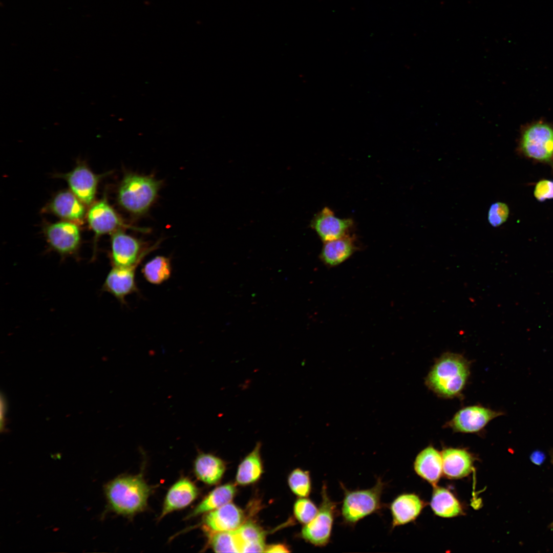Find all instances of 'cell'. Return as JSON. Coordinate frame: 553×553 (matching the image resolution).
I'll return each mask as SVG.
<instances>
[{
	"mask_svg": "<svg viewBox=\"0 0 553 553\" xmlns=\"http://www.w3.org/2000/svg\"><path fill=\"white\" fill-rule=\"evenodd\" d=\"M471 363L461 354L444 352L435 360L425 385L439 397L462 398L470 376Z\"/></svg>",
	"mask_w": 553,
	"mask_h": 553,
	"instance_id": "1",
	"label": "cell"
},
{
	"mask_svg": "<svg viewBox=\"0 0 553 553\" xmlns=\"http://www.w3.org/2000/svg\"><path fill=\"white\" fill-rule=\"evenodd\" d=\"M151 488L142 476L122 475L109 482L105 493L111 508L120 515L131 516L147 506Z\"/></svg>",
	"mask_w": 553,
	"mask_h": 553,
	"instance_id": "2",
	"label": "cell"
},
{
	"mask_svg": "<svg viewBox=\"0 0 553 553\" xmlns=\"http://www.w3.org/2000/svg\"><path fill=\"white\" fill-rule=\"evenodd\" d=\"M161 186V181L153 176L126 173L118 188L117 203L130 215L142 216L155 202Z\"/></svg>",
	"mask_w": 553,
	"mask_h": 553,
	"instance_id": "3",
	"label": "cell"
},
{
	"mask_svg": "<svg viewBox=\"0 0 553 553\" xmlns=\"http://www.w3.org/2000/svg\"><path fill=\"white\" fill-rule=\"evenodd\" d=\"M341 485L344 493L341 513L346 523L354 525L381 508V496L385 483L380 478L369 489L350 491Z\"/></svg>",
	"mask_w": 553,
	"mask_h": 553,
	"instance_id": "4",
	"label": "cell"
},
{
	"mask_svg": "<svg viewBox=\"0 0 553 553\" xmlns=\"http://www.w3.org/2000/svg\"><path fill=\"white\" fill-rule=\"evenodd\" d=\"M107 197L104 195L91 205L86 216L88 225L94 233L93 258L96 255L97 241L102 236L126 229L141 232L150 230L127 223L110 205Z\"/></svg>",
	"mask_w": 553,
	"mask_h": 553,
	"instance_id": "5",
	"label": "cell"
},
{
	"mask_svg": "<svg viewBox=\"0 0 553 553\" xmlns=\"http://www.w3.org/2000/svg\"><path fill=\"white\" fill-rule=\"evenodd\" d=\"M159 242L147 246L140 239L126 233L124 230L111 235L110 259L114 267H126L140 263L155 249Z\"/></svg>",
	"mask_w": 553,
	"mask_h": 553,
	"instance_id": "6",
	"label": "cell"
},
{
	"mask_svg": "<svg viewBox=\"0 0 553 553\" xmlns=\"http://www.w3.org/2000/svg\"><path fill=\"white\" fill-rule=\"evenodd\" d=\"M321 495L322 502L316 515L304 525L301 531L304 539L320 547L326 545L330 540L337 508V503L330 499L325 483Z\"/></svg>",
	"mask_w": 553,
	"mask_h": 553,
	"instance_id": "7",
	"label": "cell"
},
{
	"mask_svg": "<svg viewBox=\"0 0 553 553\" xmlns=\"http://www.w3.org/2000/svg\"><path fill=\"white\" fill-rule=\"evenodd\" d=\"M44 233L49 246L62 258L78 254L81 236L77 223L65 220L49 223L45 226Z\"/></svg>",
	"mask_w": 553,
	"mask_h": 553,
	"instance_id": "8",
	"label": "cell"
},
{
	"mask_svg": "<svg viewBox=\"0 0 553 553\" xmlns=\"http://www.w3.org/2000/svg\"><path fill=\"white\" fill-rule=\"evenodd\" d=\"M504 413L480 405L463 407L443 426L455 432L479 433L494 419L502 416Z\"/></svg>",
	"mask_w": 553,
	"mask_h": 553,
	"instance_id": "9",
	"label": "cell"
},
{
	"mask_svg": "<svg viewBox=\"0 0 553 553\" xmlns=\"http://www.w3.org/2000/svg\"><path fill=\"white\" fill-rule=\"evenodd\" d=\"M61 177L66 181L70 190L86 205L94 203L102 175L95 174L86 164L80 162Z\"/></svg>",
	"mask_w": 553,
	"mask_h": 553,
	"instance_id": "10",
	"label": "cell"
},
{
	"mask_svg": "<svg viewBox=\"0 0 553 553\" xmlns=\"http://www.w3.org/2000/svg\"><path fill=\"white\" fill-rule=\"evenodd\" d=\"M522 148L528 157L549 161L553 155V130L547 124H535L524 133Z\"/></svg>",
	"mask_w": 553,
	"mask_h": 553,
	"instance_id": "11",
	"label": "cell"
},
{
	"mask_svg": "<svg viewBox=\"0 0 553 553\" xmlns=\"http://www.w3.org/2000/svg\"><path fill=\"white\" fill-rule=\"evenodd\" d=\"M353 225L351 219L339 218L330 208L325 207L313 218L310 226L324 243L346 236Z\"/></svg>",
	"mask_w": 553,
	"mask_h": 553,
	"instance_id": "12",
	"label": "cell"
},
{
	"mask_svg": "<svg viewBox=\"0 0 553 553\" xmlns=\"http://www.w3.org/2000/svg\"><path fill=\"white\" fill-rule=\"evenodd\" d=\"M244 522L243 512L231 502L206 513L203 519V527L208 533L235 530Z\"/></svg>",
	"mask_w": 553,
	"mask_h": 553,
	"instance_id": "13",
	"label": "cell"
},
{
	"mask_svg": "<svg viewBox=\"0 0 553 553\" xmlns=\"http://www.w3.org/2000/svg\"><path fill=\"white\" fill-rule=\"evenodd\" d=\"M46 208L62 220L77 224L81 223L87 214L86 205L70 190L56 194Z\"/></svg>",
	"mask_w": 553,
	"mask_h": 553,
	"instance_id": "14",
	"label": "cell"
},
{
	"mask_svg": "<svg viewBox=\"0 0 553 553\" xmlns=\"http://www.w3.org/2000/svg\"><path fill=\"white\" fill-rule=\"evenodd\" d=\"M140 263L126 267L113 266L105 279L102 290L111 293L120 303H125L126 296L137 291L135 272Z\"/></svg>",
	"mask_w": 553,
	"mask_h": 553,
	"instance_id": "15",
	"label": "cell"
},
{
	"mask_svg": "<svg viewBox=\"0 0 553 553\" xmlns=\"http://www.w3.org/2000/svg\"><path fill=\"white\" fill-rule=\"evenodd\" d=\"M198 495L199 490L193 481L186 477L179 479L168 490L159 518L187 507Z\"/></svg>",
	"mask_w": 553,
	"mask_h": 553,
	"instance_id": "16",
	"label": "cell"
},
{
	"mask_svg": "<svg viewBox=\"0 0 553 553\" xmlns=\"http://www.w3.org/2000/svg\"><path fill=\"white\" fill-rule=\"evenodd\" d=\"M423 506V502L414 494H403L397 496L390 505L392 528L414 520Z\"/></svg>",
	"mask_w": 553,
	"mask_h": 553,
	"instance_id": "17",
	"label": "cell"
},
{
	"mask_svg": "<svg viewBox=\"0 0 553 553\" xmlns=\"http://www.w3.org/2000/svg\"><path fill=\"white\" fill-rule=\"evenodd\" d=\"M414 468L419 476L434 485L443 472L442 455L432 446H428L416 457Z\"/></svg>",
	"mask_w": 553,
	"mask_h": 553,
	"instance_id": "18",
	"label": "cell"
},
{
	"mask_svg": "<svg viewBox=\"0 0 553 553\" xmlns=\"http://www.w3.org/2000/svg\"><path fill=\"white\" fill-rule=\"evenodd\" d=\"M443 472L451 479L469 475L473 466V458L467 451L459 448L445 449L442 453Z\"/></svg>",
	"mask_w": 553,
	"mask_h": 553,
	"instance_id": "19",
	"label": "cell"
},
{
	"mask_svg": "<svg viewBox=\"0 0 553 553\" xmlns=\"http://www.w3.org/2000/svg\"><path fill=\"white\" fill-rule=\"evenodd\" d=\"M356 249L354 237L348 234L339 239L324 242L320 258L327 266H336L349 259Z\"/></svg>",
	"mask_w": 553,
	"mask_h": 553,
	"instance_id": "20",
	"label": "cell"
},
{
	"mask_svg": "<svg viewBox=\"0 0 553 553\" xmlns=\"http://www.w3.org/2000/svg\"><path fill=\"white\" fill-rule=\"evenodd\" d=\"M225 464L220 458L209 453L199 454L194 464L197 478L208 485L218 483L225 471Z\"/></svg>",
	"mask_w": 553,
	"mask_h": 553,
	"instance_id": "21",
	"label": "cell"
},
{
	"mask_svg": "<svg viewBox=\"0 0 553 553\" xmlns=\"http://www.w3.org/2000/svg\"><path fill=\"white\" fill-rule=\"evenodd\" d=\"M236 492L237 488L233 484L228 483L218 486L195 507L187 517L206 514L230 502Z\"/></svg>",
	"mask_w": 553,
	"mask_h": 553,
	"instance_id": "22",
	"label": "cell"
},
{
	"mask_svg": "<svg viewBox=\"0 0 553 553\" xmlns=\"http://www.w3.org/2000/svg\"><path fill=\"white\" fill-rule=\"evenodd\" d=\"M261 444L257 442L253 450L243 460L239 466L236 480L237 484L246 485L256 482L263 472L260 455Z\"/></svg>",
	"mask_w": 553,
	"mask_h": 553,
	"instance_id": "23",
	"label": "cell"
},
{
	"mask_svg": "<svg viewBox=\"0 0 553 553\" xmlns=\"http://www.w3.org/2000/svg\"><path fill=\"white\" fill-rule=\"evenodd\" d=\"M242 552H264L266 548L265 533L252 521L244 522L237 529Z\"/></svg>",
	"mask_w": 553,
	"mask_h": 553,
	"instance_id": "24",
	"label": "cell"
},
{
	"mask_svg": "<svg viewBox=\"0 0 553 553\" xmlns=\"http://www.w3.org/2000/svg\"><path fill=\"white\" fill-rule=\"evenodd\" d=\"M431 506L434 513L442 517H455L461 512V505L458 500L449 491L442 487L434 490Z\"/></svg>",
	"mask_w": 553,
	"mask_h": 553,
	"instance_id": "25",
	"label": "cell"
},
{
	"mask_svg": "<svg viewBox=\"0 0 553 553\" xmlns=\"http://www.w3.org/2000/svg\"><path fill=\"white\" fill-rule=\"evenodd\" d=\"M142 272L148 282L160 284L168 280L171 275V260L164 256H156L145 264Z\"/></svg>",
	"mask_w": 553,
	"mask_h": 553,
	"instance_id": "26",
	"label": "cell"
},
{
	"mask_svg": "<svg viewBox=\"0 0 553 553\" xmlns=\"http://www.w3.org/2000/svg\"><path fill=\"white\" fill-rule=\"evenodd\" d=\"M209 544L216 552H241L237 529L209 533Z\"/></svg>",
	"mask_w": 553,
	"mask_h": 553,
	"instance_id": "27",
	"label": "cell"
},
{
	"mask_svg": "<svg viewBox=\"0 0 553 553\" xmlns=\"http://www.w3.org/2000/svg\"><path fill=\"white\" fill-rule=\"evenodd\" d=\"M288 484L292 492L300 497H306L310 493L311 482L308 471L301 469L294 470L289 475Z\"/></svg>",
	"mask_w": 553,
	"mask_h": 553,
	"instance_id": "28",
	"label": "cell"
},
{
	"mask_svg": "<svg viewBox=\"0 0 553 553\" xmlns=\"http://www.w3.org/2000/svg\"><path fill=\"white\" fill-rule=\"evenodd\" d=\"M318 508L310 499L301 497L297 499L294 505V514L301 523L306 524L310 522L316 515Z\"/></svg>",
	"mask_w": 553,
	"mask_h": 553,
	"instance_id": "29",
	"label": "cell"
},
{
	"mask_svg": "<svg viewBox=\"0 0 553 553\" xmlns=\"http://www.w3.org/2000/svg\"><path fill=\"white\" fill-rule=\"evenodd\" d=\"M509 214L507 205L502 202H496L491 206L488 213V220L491 225L498 227L507 220Z\"/></svg>",
	"mask_w": 553,
	"mask_h": 553,
	"instance_id": "30",
	"label": "cell"
},
{
	"mask_svg": "<svg viewBox=\"0 0 553 553\" xmlns=\"http://www.w3.org/2000/svg\"><path fill=\"white\" fill-rule=\"evenodd\" d=\"M534 196L540 201L553 199V181L543 180L538 182L535 188Z\"/></svg>",
	"mask_w": 553,
	"mask_h": 553,
	"instance_id": "31",
	"label": "cell"
},
{
	"mask_svg": "<svg viewBox=\"0 0 553 553\" xmlns=\"http://www.w3.org/2000/svg\"><path fill=\"white\" fill-rule=\"evenodd\" d=\"M545 459V455L541 451L536 450L531 453L530 456V459L531 462L536 464L540 465L543 463Z\"/></svg>",
	"mask_w": 553,
	"mask_h": 553,
	"instance_id": "32",
	"label": "cell"
},
{
	"mask_svg": "<svg viewBox=\"0 0 553 553\" xmlns=\"http://www.w3.org/2000/svg\"><path fill=\"white\" fill-rule=\"evenodd\" d=\"M264 552H288L290 550L286 546L283 544H278L270 545L266 546Z\"/></svg>",
	"mask_w": 553,
	"mask_h": 553,
	"instance_id": "33",
	"label": "cell"
},
{
	"mask_svg": "<svg viewBox=\"0 0 553 553\" xmlns=\"http://www.w3.org/2000/svg\"><path fill=\"white\" fill-rule=\"evenodd\" d=\"M552 459H553V454H552Z\"/></svg>",
	"mask_w": 553,
	"mask_h": 553,
	"instance_id": "34",
	"label": "cell"
}]
</instances>
